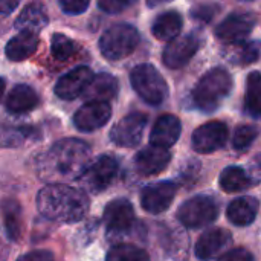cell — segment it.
<instances>
[{"label": "cell", "mask_w": 261, "mask_h": 261, "mask_svg": "<svg viewBox=\"0 0 261 261\" xmlns=\"http://www.w3.org/2000/svg\"><path fill=\"white\" fill-rule=\"evenodd\" d=\"M90 147L75 138L55 142L37 159V173L47 185L81 179L90 165Z\"/></svg>", "instance_id": "obj_1"}, {"label": "cell", "mask_w": 261, "mask_h": 261, "mask_svg": "<svg viewBox=\"0 0 261 261\" xmlns=\"http://www.w3.org/2000/svg\"><path fill=\"white\" fill-rule=\"evenodd\" d=\"M38 213L52 222L75 223L80 222L89 211L87 194L75 187L55 184L43 187L37 194Z\"/></svg>", "instance_id": "obj_2"}, {"label": "cell", "mask_w": 261, "mask_h": 261, "mask_svg": "<svg viewBox=\"0 0 261 261\" xmlns=\"http://www.w3.org/2000/svg\"><path fill=\"white\" fill-rule=\"evenodd\" d=\"M231 90L232 78L228 70L214 67L208 70L196 84L193 90V101L200 110L211 113L231 93Z\"/></svg>", "instance_id": "obj_3"}, {"label": "cell", "mask_w": 261, "mask_h": 261, "mask_svg": "<svg viewBox=\"0 0 261 261\" xmlns=\"http://www.w3.org/2000/svg\"><path fill=\"white\" fill-rule=\"evenodd\" d=\"M130 83L135 92L150 106H159L168 96L167 81L153 64L135 66L130 72Z\"/></svg>", "instance_id": "obj_4"}, {"label": "cell", "mask_w": 261, "mask_h": 261, "mask_svg": "<svg viewBox=\"0 0 261 261\" xmlns=\"http://www.w3.org/2000/svg\"><path fill=\"white\" fill-rule=\"evenodd\" d=\"M139 32L128 23L110 26L99 38V50L107 60H122L135 52L139 44Z\"/></svg>", "instance_id": "obj_5"}, {"label": "cell", "mask_w": 261, "mask_h": 261, "mask_svg": "<svg viewBox=\"0 0 261 261\" xmlns=\"http://www.w3.org/2000/svg\"><path fill=\"white\" fill-rule=\"evenodd\" d=\"M219 216V205L211 196H196L188 199L177 210L179 222L187 228H202L216 222Z\"/></svg>", "instance_id": "obj_6"}, {"label": "cell", "mask_w": 261, "mask_h": 261, "mask_svg": "<svg viewBox=\"0 0 261 261\" xmlns=\"http://www.w3.org/2000/svg\"><path fill=\"white\" fill-rule=\"evenodd\" d=\"M255 26V17L249 11H237L229 14L220 24H217L214 34L217 40L225 44L243 43Z\"/></svg>", "instance_id": "obj_7"}, {"label": "cell", "mask_w": 261, "mask_h": 261, "mask_svg": "<svg viewBox=\"0 0 261 261\" xmlns=\"http://www.w3.org/2000/svg\"><path fill=\"white\" fill-rule=\"evenodd\" d=\"M147 115L141 112H133L119 119L110 130V141L118 147L133 148L139 145L147 127Z\"/></svg>", "instance_id": "obj_8"}, {"label": "cell", "mask_w": 261, "mask_h": 261, "mask_svg": "<svg viewBox=\"0 0 261 261\" xmlns=\"http://www.w3.org/2000/svg\"><path fill=\"white\" fill-rule=\"evenodd\" d=\"M118 170H119L118 161L113 156L104 154L87 167L81 180L84 182L86 188L90 190L92 193H101L112 185V182L118 174Z\"/></svg>", "instance_id": "obj_9"}, {"label": "cell", "mask_w": 261, "mask_h": 261, "mask_svg": "<svg viewBox=\"0 0 261 261\" xmlns=\"http://www.w3.org/2000/svg\"><path fill=\"white\" fill-rule=\"evenodd\" d=\"M228 127L222 121H210L194 130L191 138V145L194 151L208 154L225 147L228 141Z\"/></svg>", "instance_id": "obj_10"}, {"label": "cell", "mask_w": 261, "mask_h": 261, "mask_svg": "<svg viewBox=\"0 0 261 261\" xmlns=\"http://www.w3.org/2000/svg\"><path fill=\"white\" fill-rule=\"evenodd\" d=\"M177 187L171 180L154 182L142 188L141 205L150 214H161L170 208L174 200Z\"/></svg>", "instance_id": "obj_11"}, {"label": "cell", "mask_w": 261, "mask_h": 261, "mask_svg": "<svg viewBox=\"0 0 261 261\" xmlns=\"http://www.w3.org/2000/svg\"><path fill=\"white\" fill-rule=\"evenodd\" d=\"M200 47V38L197 34H187L184 37H177L171 43L167 44L162 54L164 64L170 69H180L196 55Z\"/></svg>", "instance_id": "obj_12"}, {"label": "cell", "mask_w": 261, "mask_h": 261, "mask_svg": "<svg viewBox=\"0 0 261 261\" xmlns=\"http://www.w3.org/2000/svg\"><path fill=\"white\" fill-rule=\"evenodd\" d=\"M135 220L133 205L125 199H115L104 210V223L107 231L113 236H124L132 231Z\"/></svg>", "instance_id": "obj_13"}, {"label": "cell", "mask_w": 261, "mask_h": 261, "mask_svg": "<svg viewBox=\"0 0 261 261\" xmlns=\"http://www.w3.org/2000/svg\"><path fill=\"white\" fill-rule=\"evenodd\" d=\"M93 73L86 66H78L63 75L57 84H55V95L61 99L70 101L78 98L80 95H84L87 87L90 86L93 80Z\"/></svg>", "instance_id": "obj_14"}, {"label": "cell", "mask_w": 261, "mask_h": 261, "mask_svg": "<svg viewBox=\"0 0 261 261\" xmlns=\"http://www.w3.org/2000/svg\"><path fill=\"white\" fill-rule=\"evenodd\" d=\"M112 118L109 102H86L73 115V124L80 132H95L104 127Z\"/></svg>", "instance_id": "obj_15"}, {"label": "cell", "mask_w": 261, "mask_h": 261, "mask_svg": "<svg viewBox=\"0 0 261 261\" xmlns=\"http://www.w3.org/2000/svg\"><path fill=\"white\" fill-rule=\"evenodd\" d=\"M232 243V236L229 231L222 228H214L203 232L194 248V254L199 260L210 261L219 257Z\"/></svg>", "instance_id": "obj_16"}, {"label": "cell", "mask_w": 261, "mask_h": 261, "mask_svg": "<svg viewBox=\"0 0 261 261\" xmlns=\"http://www.w3.org/2000/svg\"><path fill=\"white\" fill-rule=\"evenodd\" d=\"M171 161V153L159 147H147L141 150L135 158L136 171L142 176H154L162 173Z\"/></svg>", "instance_id": "obj_17"}, {"label": "cell", "mask_w": 261, "mask_h": 261, "mask_svg": "<svg viewBox=\"0 0 261 261\" xmlns=\"http://www.w3.org/2000/svg\"><path fill=\"white\" fill-rule=\"evenodd\" d=\"M180 132H182V125L179 118H176L174 115H162L161 118H158V121L151 128L150 144L153 147L168 150L177 142Z\"/></svg>", "instance_id": "obj_18"}, {"label": "cell", "mask_w": 261, "mask_h": 261, "mask_svg": "<svg viewBox=\"0 0 261 261\" xmlns=\"http://www.w3.org/2000/svg\"><path fill=\"white\" fill-rule=\"evenodd\" d=\"M49 17L46 14V8L41 3H29L26 5L18 17L15 18V29L20 32L38 34L47 24Z\"/></svg>", "instance_id": "obj_19"}, {"label": "cell", "mask_w": 261, "mask_h": 261, "mask_svg": "<svg viewBox=\"0 0 261 261\" xmlns=\"http://www.w3.org/2000/svg\"><path fill=\"white\" fill-rule=\"evenodd\" d=\"M119 90L118 80L110 73H98L84 92L87 102H109L115 99Z\"/></svg>", "instance_id": "obj_20"}, {"label": "cell", "mask_w": 261, "mask_h": 261, "mask_svg": "<svg viewBox=\"0 0 261 261\" xmlns=\"http://www.w3.org/2000/svg\"><path fill=\"white\" fill-rule=\"evenodd\" d=\"M38 104L37 92L28 84H17L14 86L8 96L5 98V109L8 113H26L31 112Z\"/></svg>", "instance_id": "obj_21"}, {"label": "cell", "mask_w": 261, "mask_h": 261, "mask_svg": "<svg viewBox=\"0 0 261 261\" xmlns=\"http://www.w3.org/2000/svg\"><path fill=\"white\" fill-rule=\"evenodd\" d=\"M182 23H184L182 15L177 11H164L154 18L151 32L158 40L171 43L179 37Z\"/></svg>", "instance_id": "obj_22"}, {"label": "cell", "mask_w": 261, "mask_h": 261, "mask_svg": "<svg viewBox=\"0 0 261 261\" xmlns=\"http://www.w3.org/2000/svg\"><path fill=\"white\" fill-rule=\"evenodd\" d=\"M258 214V202L254 197H239L226 210L228 220L236 226L251 225Z\"/></svg>", "instance_id": "obj_23"}, {"label": "cell", "mask_w": 261, "mask_h": 261, "mask_svg": "<svg viewBox=\"0 0 261 261\" xmlns=\"http://www.w3.org/2000/svg\"><path fill=\"white\" fill-rule=\"evenodd\" d=\"M38 37L35 34H29V32H20L18 35L12 37L6 47H5V54L6 58L9 61H23L26 58H29L38 47Z\"/></svg>", "instance_id": "obj_24"}, {"label": "cell", "mask_w": 261, "mask_h": 261, "mask_svg": "<svg viewBox=\"0 0 261 261\" xmlns=\"http://www.w3.org/2000/svg\"><path fill=\"white\" fill-rule=\"evenodd\" d=\"M219 185L225 193H240L255 185V182L245 168L228 167L222 171L219 177Z\"/></svg>", "instance_id": "obj_25"}, {"label": "cell", "mask_w": 261, "mask_h": 261, "mask_svg": "<svg viewBox=\"0 0 261 261\" xmlns=\"http://www.w3.org/2000/svg\"><path fill=\"white\" fill-rule=\"evenodd\" d=\"M2 211H3V226H5L6 237L14 242L18 240L23 229V214H21L20 203L12 199H6L3 200Z\"/></svg>", "instance_id": "obj_26"}, {"label": "cell", "mask_w": 261, "mask_h": 261, "mask_svg": "<svg viewBox=\"0 0 261 261\" xmlns=\"http://www.w3.org/2000/svg\"><path fill=\"white\" fill-rule=\"evenodd\" d=\"M260 50L258 43L243 41L239 44H229V47L225 50V55L232 64L246 66V64H252L260 58Z\"/></svg>", "instance_id": "obj_27"}, {"label": "cell", "mask_w": 261, "mask_h": 261, "mask_svg": "<svg viewBox=\"0 0 261 261\" xmlns=\"http://www.w3.org/2000/svg\"><path fill=\"white\" fill-rule=\"evenodd\" d=\"M245 110L252 118H261V73L251 72L246 80Z\"/></svg>", "instance_id": "obj_28"}, {"label": "cell", "mask_w": 261, "mask_h": 261, "mask_svg": "<svg viewBox=\"0 0 261 261\" xmlns=\"http://www.w3.org/2000/svg\"><path fill=\"white\" fill-rule=\"evenodd\" d=\"M106 261H150L148 254L135 245H115L107 252Z\"/></svg>", "instance_id": "obj_29"}, {"label": "cell", "mask_w": 261, "mask_h": 261, "mask_svg": "<svg viewBox=\"0 0 261 261\" xmlns=\"http://www.w3.org/2000/svg\"><path fill=\"white\" fill-rule=\"evenodd\" d=\"M50 50H52V55L57 60L66 61L72 55L76 54L78 46L67 35H64V34H54L52 35V40H50Z\"/></svg>", "instance_id": "obj_30"}, {"label": "cell", "mask_w": 261, "mask_h": 261, "mask_svg": "<svg viewBox=\"0 0 261 261\" xmlns=\"http://www.w3.org/2000/svg\"><path fill=\"white\" fill-rule=\"evenodd\" d=\"M257 136H258V132H257L255 127H252V125H242V127H239L234 132L232 145H234L236 150L245 151V150H248L252 145V142L257 139Z\"/></svg>", "instance_id": "obj_31"}, {"label": "cell", "mask_w": 261, "mask_h": 261, "mask_svg": "<svg viewBox=\"0 0 261 261\" xmlns=\"http://www.w3.org/2000/svg\"><path fill=\"white\" fill-rule=\"evenodd\" d=\"M219 5H211V3H205V5H197L191 9V15L193 18H197L200 21H211L213 17L217 14L219 11Z\"/></svg>", "instance_id": "obj_32"}, {"label": "cell", "mask_w": 261, "mask_h": 261, "mask_svg": "<svg viewBox=\"0 0 261 261\" xmlns=\"http://www.w3.org/2000/svg\"><path fill=\"white\" fill-rule=\"evenodd\" d=\"M60 8L67 15H78L89 8V0H61Z\"/></svg>", "instance_id": "obj_33"}, {"label": "cell", "mask_w": 261, "mask_h": 261, "mask_svg": "<svg viewBox=\"0 0 261 261\" xmlns=\"http://www.w3.org/2000/svg\"><path fill=\"white\" fill-rule=\"evenodd\" d=\"M132 5L130 0H101L98 2V8H101L106 12L110 14H118L121 11H124L125 8H128Z\"/></svg>", "instance_id": "obj_34"}, {"label": "cell", "mask_w": 261, "mask_h": 261, "mask_svg": "<svg viewBox=\"0 0 261 261\" xmlns=\"http://www.w3.org/2000/svg\"><path fill=\"white\" fill-rule=\"evenodd\" d=\"M219 261H255L254 260V255L243 249V248H237V249H232L226 254H223Z\"/></svg>", "instance_id": "obj_35"}, {"label": "cell", "mask_w": 261, "mask_h": 261, "mask_svg": "<svg viewBox=\"0 0 261 261\" xmlns=\"http://www.w3.org/2000/svg\"><path fill=\"white\" fill-rule=\"evenodd\" d=\"M15 261H55V257L50 251L38 249V251H32L24 255H20Z\"/></svg>", "instance_id": "obj_36"}, {"label": "cell", "mask_w": 261, "mask_h": 261, "mask_svg": "<svg viewBox=\"0 0 261 261\" xmlns=\"http://www.w3.org/2000/svg\"><path fill=\"white\" fill-rule=\"evenodd\" d=\"M249 176L252 177V180L255 184H258L261 180V153L254 156L252 161L249 162V170H248Z\"/></svg>", "instance_id": "obj_37"}, {"label": "cell", "mask_w": 261, "mask_h": 261, "mask_svg": "<svg viewBox=\"0 0 261 261\" xmlns=\"http://www.w3.org/2000/svg\"><path fill=\"white\" fill-rule=\"evenodd\" d=\"M18 6V2H9V0H3L2 5H0V11H2V15L6 17L9 15L15 8Z\"/></svg>", "instance_id": "obj_38"}]
</instances>
